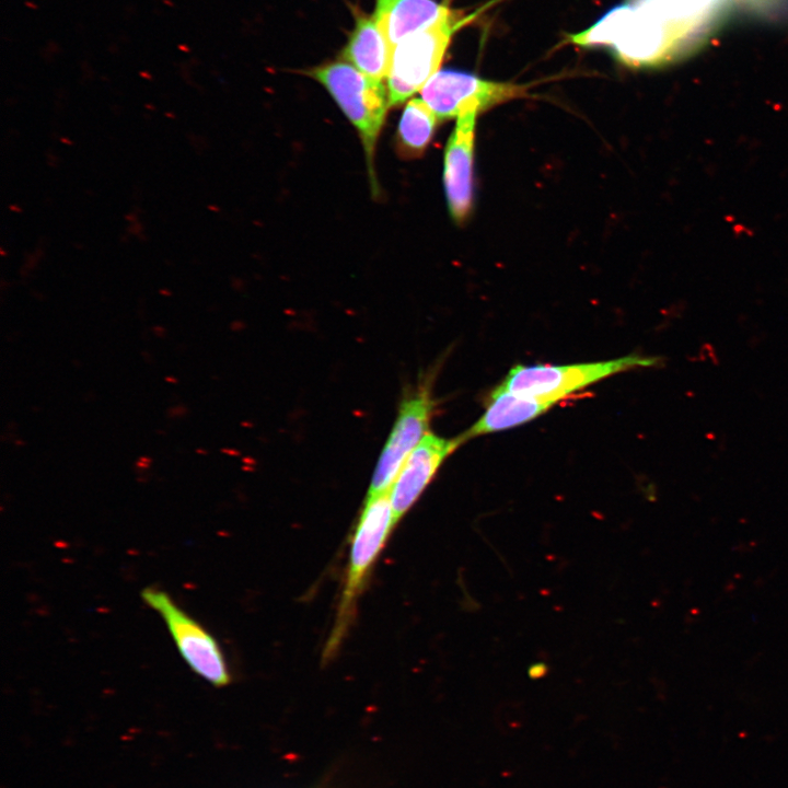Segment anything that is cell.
<instances>
[{
	"label": "cell",
	"instance_id": "1",
	"mask_svg": "<svg viewBox=\"0 0 788 788\" xmlns=\"http://www.w3.org/2000/svg\"><path fill=\"white\" fill-rule=\"evenodd\" d=\"M396 522L389 493L368 496L352 535L349 566L325 659L334 656L340 646L368 575Z\"/></svg>",
	"mask_w": 788,
	"mask_h": 788
},
{
	"label": "cell",
	"instance_id": "2",
	"mask_svg": "<svg viewBox=\"0 0 788 788\" xmlns=\"http://www.w3.org/2000/svg\"><path fill=\"white\" fill-rule=\"evenodd\" d=\"M663 358L631 354L607 361L575 364L517 366L500 384L505 390L557 404L569 394L611 375L637 368H654Z\"/></svg>",
	"mask_w": 788,
	"mask_h": 788
},
{
	"label": "cell",
	"instance_id": "3",
	"mask_svg": "<svg viewBox=\"0 0 788 788\" xmlns=\"http://www.w3.org/2000/svg\"><path fill=\"white\" fill-rule=\"evenodd\" d=\"M309 74L325 86L340 109L357 128L373 179L375 143L386 115L389 93L381 80H375L351 63L336 61L320 66Z\"/></svg>",
	"mask_w": 788,
	"mask_h": 788
},
{
	"label": "cell",
	"instance_id": "4",
	"mask_svg": "<svg viewBox=\"0 0 788 788\" xmlns=\"http://www.w3.org/2000/svg\"><path fill=\"white\" fill-rule=\"evenodd\" d=\"M475 14L450 11L433 25L398 43L387 76L390 106H397L421 90L438 71L452 35Z\"/></svg>",
	"mask_w": 788,
	"mask_h": 788
},
{
	"label": "cell",
	"instance_id": "5",
	"mask_svg": "<svg viewBox=\"0 0 788 788\" xmlns=\"http://www.w3.org/2000/svg\"><path fill=\"white\" fill-rule=\"evenodd\" d=\"M732 3L761 13L788 12V0H640L649 19L684 54L699 46Z\"/></svg>",
	"mask_w": 788,
	"mask_h": 788
},
{
	"label": "cell",
	"instance_id": "6",
	"mask_svg": "<svg viewBox=\"0 0 788 788\" xmlns=\"http://www.w3.org/2000/svg\"><path fill=\"white\" fill-rule=\"evenodd\" d=\"M421 99L438 119H450L467 113H479L526 95V86L495 82L474 74L441 70L420 90Z\"/></svg>",
	"mask_w": 788,
	"mask_h": 788
},
{
	"label": "cell",
	"instance_id": "7",
	"mask_svg": "<svg viewBox=\"0 0 788 788\" xmlns=\"http://www.w3.org/2000/svg\"><path fill=\"white\" fill-rule=\"evenodd\" d=\"M141 596L161 614L190 669L217 687L228 685L230 673L216 639L181 610L164 591L147 588L141 592Z\"/></svg>",
	"mask_w": 788,
	"mask_h": 788
},
{
	"label": "cell",
	"instance_id": "8",
	"mask_svg": "<svg viewBox=\"0 0 788 788\" xmlns=\"http://www.w3.org/2000/svg\"><path fill=\"white\" fill-rule=\"evenodd\" d=\"M434 401L427 389L403 399L394 427L379 457L368 496L389 493L404 462L428 433Z\"/></svg>",
	"mask_w": 788,
	"mask_h": 788
},
{
	"label": "cell",
	"instance_id": "9",
	"mask_svg": "<svg viewBox=\"0 0 788 788\" xmlns=\"http://www.w3.org/2000/svg\"><path fill=\"white\" fill-rule=\"evenodd\" d=\"M477 113L457 117L444 152L443 184L452 219L463 223L473 207L474 136Z\"/></svg>",
	"mask_w": 788,
	"mask_h": 788
},
{
	"label": "cell",
	"instance_id": "10",
	"mask_svg": "<svg viewBox=\"0 0 788 788\" xmlns=\"http://www.w3.org/2000/svg\"><path fill=\"white\" fill-rule=\"evenodd\" d=\"M461 444L459 438L449 440L428 432L412 451L389 491L397 521L417 501L443 461Z\"/></svg>",
	"mask_w": 788,
	"mask_h": 788
},
{
	"label": "cell",
	"instance_id": "11",
	"mask_svg": "<svg viewBox=\"0 0 788 788\" xmlns=\"http://www.w3.org/2000/svg\"><path fill=\"white\" fill-rule=\"evenodd\" d=\"M434 0H378L374 20L392 49L406 37L425 30L450 12Z\"/></svg>",
	"mask_w": 788,
	"mask_h": 788
},
{
	"label": "cell",
	"instance_id": "12",
	"mask_svg": "<svg viewBox=\"0 0 788 788\" xmlns=\"http://www.w3.org/2000/svg\"><path fill=\"white\" fill-rule=\"evenodd\" d=\"M555 403L511 393L498 385L482 417L457 438L466 440L511 429L535 419L547 412Z\"/></svg>",
	"mask_w": 788,
	"mask_h": 788
},
{
	"label": "cell",
	"instance_id": "13",
	"mask_svg": "<svg viewBox=\"0 0 788 788\" xmlns=\"http://www.w3.org/2000/svg\"><path fill=\"white\" fill-rule=\"evenodd\" d=\"M392 51L374 18L359 16L344 58L364 74L382 80L389 76Z\"/></svg>",
	"mask_w": 788,
	"mask_h": 788
},
{
	"label": "cell",
	"instance_id": "14",
	"mask_svg": "<svg viewBox=\"0 0 788 788\" xmlns=\"http://www.w3.org/2000/svg\"><path fill=\"white\" fill-rule=\"evenodd\" d=\"M438 117L422 99L409 100L399 119L396 144L403 158H419L429 144Z\"/></svg>",
	"mask_w": 788,
	"mask_h": 788
},
{
	"label": "cell",
	"instance_id": "15",
	"mask_svg": "<svg viewBox=\"0 0 788 788\" xmlns=\"http://www.w3.org/2000/svg\"><path fill=\"white\" fill-rule=\"evenodd\" d=\"M150 464V459L142 456L139 462L137 463L140 467H148Z\"/></svg>",
	"mask_w": 788,
	"mask_h": 788
}]
</instances>
